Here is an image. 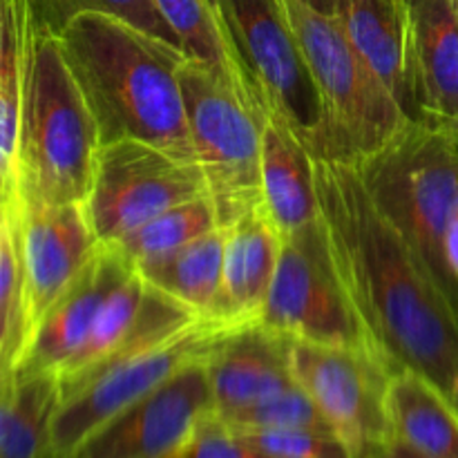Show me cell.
<instances>
[{
	"instance_id": "obj_13",
	"label": "cell",
	"mask_w": 458,
	"mask_h": 458,
	"mask_svg": "<svg viewBox=\"0 0 458 458\" xmlns=\"http://www.w3.org/2000/svg\"><path fill=\"white\" fill-rule=\"evenodd\" d=\"M101 244L85 204H30L21 199L30 340L45 313L88 267Z\"/></svg>"
},
{
	"instance_id": "obj_8",
	"label": "cell",
	"mask_w": 458,
	"mask_h": 458,
	"mask_svg": "<svg viewBox=\"0 0 458 458\" xmlns=\"http://www.w3.org/2000/svg\"><path fill=\"white\" fill-rule=\"evenodd\" d=\"M258 322L293 340L378 353L335 267L322 217L282 235L277 271Z\"/></svg>"
},
{
	"instance_id": "obj_15",
	"label": "cell",
	"mask_w": 458,
	"mask_h": 458,
	"mask_svg": "<svg viewBox=\"0 0 458 458\" xmlns=\"http://www.w3.org/2000/svg\"><path fill=\"white\" fill-rule=\"evenodd\" d=\"M134 271L137 267L119 246H98L88 267L38 322L25 353L13 369L18 374H58L85 343L112 291Z\"/></svg>"
},
{
	"instance_id": "obj_30",
	"label": "cell",
	"mask_w": 458,
	"mask_h": 458,
	"mask_svg": "<svg viewBox=\"0 0 458 458\" xmlns=\"http://www.w3.org/2000/svg\"><path fill=\"white\" fill-rule=\"evenodd\" d=\"M170 458H264L250 450L240 434L210 411L186 443Z\"/></svg>"
},
{
	"instance_id": "obj_18",
	"label": "cell",
	"mask_w": 458,
	"mask_h": 458,
	"mask_svg": "<svg viewBox=\"0 0 458 458\" xmlns=\"http://www.w3.org/2000/svg\"><path fill=\"white\" fill-rule=\"evenodd\" d=\"M262 201L282 235L320 217L316 157L277 112L267 110L262 130Z\"/></svg>"
},
{
	"instance_id": "obj_4",
	"label": "cell",
	"mask_w": 458,
	"mask_h": 458,
	"mask_svg": "<svg viewBox=\"0 0 458 458\" xmlns=\"http://www.w3.org/2000/svg\"><path fill=\"white\" fill-rule=\"evenodd\" d=\"M371 199L407 242L458 318V276L447 235L458 215V130L410 121L356 164Z\"/></svg>"
},
{
	"instance_id": "obj_10",
	"label": "cell",
	"mask_w": 458,
	"mask_h": 458,
	"mask_svg": "<svg viewBox=\"0 0 458 458\" xmlns=\"http://www.w3.org/2000/svg\"><path fill=\"white\" fill-rule=\"evenodd\" d=\"M226 331L231 329L204 318L168 343L94 371L63 389L61 407L54 419L49 458H70L89 437L164 385L170 376L191 362L208 358Z\"/></svg>"
},
{
	"instance_id": "obj_26",
	"label": "cell",
	"mask_w": 458,
	"mask_h": 458,
	"mask_svg": "<svg viewBox=\"0 0 458 458\" xmlns=\"http://www.w3.org/2000/svg\"><path fill=\"white\" fill-rule=\"evenodd\" d=\"M219 226L222 224H219L215 201L206 192V195L183 201V204L157 215L155 219L143 224L139 231L121 240L116 246L139 268L143 264L152 262V259L164 258V255L182 249L188 242L197 240V237L206 235V233L215 231Z\"/></svg>"
},
{
	"instance_id": "obj_29",
	"label": "cell",
	"mask_w": 458,
	"mask_h": 458,
	"mask_svg": "<svg viewBox=\"0 0 458 458\" xmlns=\"http://www.w3.org/2000/svg\"><path fill=\"white\" fill-rule=\"evenodd\" d=\"M264 458H352L340 437L316 429H253L237 432Z\"/></svg>"
},
{
	"instance_id": "obj_3",
	"label": "cell",
	"mask_w": 458,
	"mask_h": 458,
	"mask_svg": "<svg viewBox=\"0 0 458 458\" xmlns=\"http://www.w3.org/2000/svg\"><path fill=\"white\" fill-rule=\"evenodd\" d=\"M98 148L97 119L72 72L61 36L36 27L16 161L21 199L85 204Z\"/></svg>"
},
{
	"instance_id": "obj_19",
	"label": "cell",
	"mask_w": 458,
	"mask_h": 458,
	"mask_svg": "<svg viewBox=\"0 0 458 458\" xmlns=\"http://www.w3.org/2000/svg\"><path fill=\"white\" fill-rule=\"evenodd\" d=\"M34 0H3L0 4V192H18L16 161L21 148L27 72L36 34Z\"/></svg>"
},
{
	"instance_id": "obj_5",
	"label": "cell",
	"mask_w": 458,
	"mask_h": 458,
	"mask_svg": "<svg viewBox=\"0 0 458 458\" xmlns=\"http://www.w3.org/2000/svg\"><path fill=\"white\" fill-rule=\"evenodd\" d=\"M282 4L325 106V159L360 164L387 146L411 119L353 47L338 18L304 0H282Z\"/></svg>"
},
{
	"instance_id": "obj_6",
	"label": "cell",
	"mask_w": 458,
	"mask_h": 458,
	"mask_svg": "<svg viewBox=\"0 0 458 458\" xmlns=\"http://www.w3.org/2000/svg\"><path fill=\"white\" fill-rule=\"evenodd\" d=\"M197 164L219 224L228 226L262 201V130L268 107L246 81L186 58L179 72Z\"/></svg>"
},
{
	"instance_id": "obj_25",
	"label": "cell",
	"mask_w": 458,
	"mask_h": 458,
	"mask_svg": "<svg viewBox=\"0 0 458 458\" xmlns=\"http://www.w3.org/2000/svg\"><path fill=\"white\" fill-rule=\"evenodd\" d=\"M155 3L177 34L179 45L188 58L208 63V65L249 83L215 0H155Z\"/></svg>"
},
{
	"instance_id": "obj_22",
	"label": "cell",
	"mask_w": 458,
	"mask_h": 458,
	"mask_svg": "<svg viewBox=\"0 0 458 458\" xmlns=\"http://www.w3.org/2000/svg\"><path fill=\"white\" fill-rule=\"evenodd\" d=\"M334 16L407 112L405 0H335Z\"/></svg>"
},
{
	"instance_id": "obj_14",
	"label": "cell",
	"mask_w": 458,
	"mask_h": 458,
	"mask_svg": "<svg viewBox=\"0 0 458 458\" xmlns=\"http://www.w3.org/2000/svg\"><path fill=\"white\" fill-rule=\"evenodd\" d=\"M407 114L458 130V0H405Z\"/></svg>"
},
{
	"instance_id": "obj_27",
	"label": "cell",
	"mask_w": 458,
	"mask_h": 458,
	"mask_svg": "<svg viewBox=\"0 0 458 458\" xmlns=\"http://www.w3.org/2000/svg\"><path fill=\"white\" fill-rule=\"evenodd\" d=\"M34 12L40 30L54 34H61L81 13H107L182 49L177 34L155 0H34Z\"/></svg>"
},
{
	"instance_id": "obj_7",
	"label": "cell",
	"mask_w": 458,
	"mask_h": 458,
	"mask_svg": "<svg viewBox=\"0 0 458 458\" xmlns=\"http://www.w3.org/2000/svg\"><path fill=\"white\" fill-rule=\"evenodd\" d=\"M235 56L268 110L300 134L316 159L327 155V114L282 0H215Z\"/></svg>"
},
{
	"instance_id": "obj_12",
	"label": "cell",
	"mask_w": 458,
	"mask_h": 458,
	"mask_svg": "<svg viewBox=\"0 0 458 458\" xmlns=\"http://www.w3.org/2000/svg\"><path fill=\"white\" fill-rule=\"evenodd\" d=\"M206 360L191 362L121 411L70 458H170L215 411Z\"/></svg>"
},
{
	"instance_id": "obj_21",
	"label": "cell",
	"mask_w": 458,
	"mask_h": 458,
	"mask_svg": "<svg viewBox=\"0 0 458 458\" xmlns=\"http://www.w3.org/2000/svg\"><path fill=\"white\" fill-rule=\"evenodd\" d=\"M61 401V378L54 371H0V458H49Z\"/></svg>"
},
{
	"instance_id": "obj_11",
	"label": "cell",
	"mask_w": 458,
	"mask_h": 458,
	"mask_svg": "<svg viewBox=\"0 0 458 458\" xmlns=\"http://www.w3.org/2000/svg\"><path fill=\"white\" fill-rule=\"evenodd\" d=\"M291 369L352 458H365L392 438L387 387L396 369L378 353L291 340Z\"/></svg>"
},
{
	"instance_id": "obj_34",
	"label": "cell",
	"mask_w": 458,
	"mask_h": 458,
	"mask_svg": "<svg viewBox=\"0 0 458 458\" xmlns=\"http://www.w3.org/2000/svg\"><path fill=\"white\" fill-rule=\"evenodd\" d=\"M452 403H454V407H456V411H458V385H456L454 394H452Z\"/></svg>"
},
{
	"instance_id": "obj_33",
	"label": "cell",
	"mask_w": 458,
	"mask_h": 458,
	"mask_svg": "<svg viewBox=\"0 0 458 458\" xmlns=\"http://www.w3.org/2000/svg\"><path fill=\"white\" fill-rule=\"evenodd\" d=\"M304 3L311 4L313 9H318L322 13H331V16L335 13V0H304Z\"/></svg>"
},
{
	"instance_id": "obj_2",
	"label": "cell",
	"mask_w": 458,
	"mask_h": 458,
	"mask_svg": "<svg viewBox=\"0 0 458 458\" xmlns=\"http://www.w3.org/2000/svg\"><path fill=\"white\" fill-rule=\"evenodd\" d=\"M101 143L137 139L197 161L179 72L186 54L107 13H81L61 31Z\"/></svg>"
},
{
	"instance_id": "obj_28",
	"label": "cell",
	"mask_w": 458,
	"mask_h": 458,
	"mask_svg": "<svg viewBox=\"0 0 458 458\" xmlns=\"http://www.w3.org/2000/svg\"><path fill=\"white\" fill-rule=\"evenodd\" d=\"M219 416V414H217ZM235 432H253V429H316V432H334L327 416L316 405L307 389L298 383L276 396L259 401L246 410L219 416ZM338 437V434H335Z\"/></svg>"
},
{
	"instance_id": "obj_24",
	"label": "cell",
	"mask_w": 458,
	"mask_h": 458,
	"mask_svg": "<svg viewBox=\"0 0 458 458\" xmlns=\"http://www.w3.org/2000/svg\"><path fill=\"white\" fill-rule=\"evenodd\" d=\"M30 343L25 267L21 253V195L0 199V371L13 369Z\"/></svg>"
},
{
	"instance_id": "obj_17",
	"label": "cell",
	"mask_w": 458,
	"mask_h": 458,
	"mask_svg": "<svg viewBox=\"0 0 458 458\" xmlns=\"http://www.w3.org/2000/svg\"><path fill=\"white\" fill-rule=\"evenodd\" d=\"M224 282L213 322L237 329L259 320L277 271L282 233L264 204L224 226Z\"/></svg>"
},
{
	"instance_id": "obj_16",
	"label": "cell",
	"mask_w": 458,
	"mask_h": 458,
	"mask_svg": "<svg viewBox=\"0 0 458 458\" xmlns=\"http://www.w3.org/2000/svg\"><path fill=\"white\" fill-rule=\"evenodd\" d=\"M291 340L259 322L226 331L206 360L215 414L246 410L293 387Z\"/></svg>"
},
{
	"instance_id": "obj_23",
	"label": "cell",
	"mask_w": 458,
	"mask_h": 458,
	"mask_svg": "<svg viewBox=\"0 0 458 458\" xmlns=\"http://www.w3.org/2000/svg\"><path fill=\"white\" fill-rule=\"evenodd\" d=\"M224 249L226 231L219 226L164 258L143 264L137 271L148 284L191 307L197 316L213 320L222 295Z\"/></svg>"
},
{
	"instance_id": "obj_1",
	"label": "cell",
	"mask_w": 458,
	"mask_h": 458,
	"mask_svg": "<svg viewBox=\"0 0 458 458\" xmlns=\"http://www.w3.org/2000/svg\"><path fill=\"white\" fill-rule=\"evenodd\" d=\"M320 217L335 267L376 352L452 398L458 318L414 250L385 219L352 161L316 159Z\"/></svg>"
},
{
	"instance_id": "obj_9",
	"label": "cell",
	"mask_w": 458,
	"mask_h": 458,
	"mask_svg": "<svg viewBox=\"0 0 458 458\" xmlns=\"http://www.w3.org/2000/svg\"><path fill=\"white\" fill-rule=\"evenodd\" d=\"M206 192L208 183L197 161L121 139L98 148L85 208L98 240L119 244L157 215Z\"/></svg>"
},
{
	"instance_id": "obj_32",
	"label": "cell",
	"mask_w": 458,
	"mask_h": 458,
	"mask_svg": "<svg viewBox=\"0 0 458 458\" xmlns=\"http://www.w3.org/2000/svg\"><path fill=\"white\" fill-rule=\"evenodd\" d=\"M447 258H450L452 268H454V273L458 276V215L450 228V235H447Z\"/></svg>"
},
{
	"instance_id": "obj_20",
	"label": "cell",
	"mask_w": 458,
	"mask_h": 458,
	"mask_svg": "<svg viewBox=\"0 0 458 458\" xmlns=\"http://www.w3.org/2000/svg\"><path fill=\"white\" fill-rule=\"evenodd\" d=\"M389 434L432 458H458V411L452 398L414 369H398L387 387Z\"/></svg>"
},
{
	"instance_id": "obj_31",
	"label": "cell",
	"mask_w": 458,
	"mask_h": 458,
	"mask_svg": "<svg viewBox=\"0 0 458 458\" xmlns=\"http://www.w3.org/2000/svg\"><path fill=\"white\" fill-rule=\"evenodd\" d=\"M365 458H432V456L420 454V452L411 450V447L405 445V443L396 441V438H389L387 443L376 447V450L371 452V454H367Z\"/></svg>"
}]
</instances>
